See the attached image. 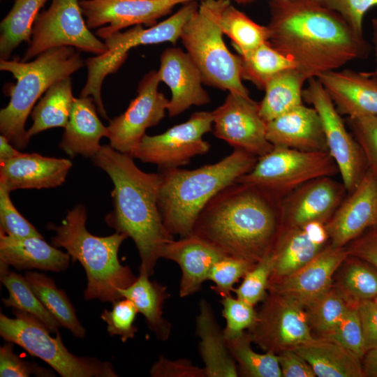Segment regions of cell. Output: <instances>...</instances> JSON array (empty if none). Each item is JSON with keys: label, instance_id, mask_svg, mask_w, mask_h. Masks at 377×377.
<instances>
[{"label": "cell", "instance_id": "1", "mask_svg": "<svg viewBox=\"0 0 377 377\" xmlns=\"http://www.w3.org/2000/svg\"><path fill=\"white\" fill-rule=\"evenodd\" d=\"M268 43L307 80L366 59L371 45L337 13L307 0H271Z\"/></svg>", "mask_w": 377, "mask_h": 377}, {"label": "cell", "instance_id": "2", "mask_svg": "<svg viewBox=\"0 0 377 377\" xmlns=\"http://www.w3.org/2000/svg\"><path fill=\"white\" fill-rule=\"evenodd\" d=\"M279 230V202L235 182L208 202L193 233L225 256L256 264L271 253Z\"/></svg>", "mask_w": 377, "mask_h": 377}, {"label": "cell", "instance_id": "3", "mask_svg": "<svg viewBox=\"0 0 377 377\" xmlns=\"http://www.w3.org/2000/svg\"><path fill=\"white\" fill-rule=\"evenodd\" d=\"M91 159L108 175L114 186L113 209L105 216V223L132 239L140 258L139 272L151 276L163 246L174 239L165 228L158 207L160 174L142 171L130 154L110 145H102Z\"/></svg>", "mask_w": 377, "mask_h": 377}, {"label": "cell", "instance_id": "4", "mask_svg": "<svg viewBox=\"0 0 377 377\" xmlns=\"http://www.w3.org/2000/svg\"><path fill=\"white\" fill-rule=\"evenodd\" d=\"M258 157L233 149L228 156L194 170L158 168V207L163 223L173 236L193 233L196 220L208 202L254 166Z\"/></svg>", "mask_w": 377, "mask_h": 377}, {"label": "cell", "instance_id": "5", "mask_svg": "<svg viewBox=\"0 0 377 377\" xmlns=\"http://www.w3.org/2000/svg\"><path fill=\"white\" fill-rule=\"evenodd\" d=\"M87 212L81 204L68 211L61 224L49 223L55 232L52 244L64 248L72 261H78L85 270L87 283L86 300L98 299L111 302L122 298L119 291L131 286L137 279L131 268L121 264L118 251L122 242L128 238L125 234L99 237L90 233L86 227Z\"/></svg>", "mask_w": 377, "mask_h": 377}, {"label": "cell", "instance_id": "6", "mask_svg": "<svg viewBox=\"0 0 377 377\" xmlns=\"http://www.w3.org/2000/svg\"><path fill=\"white\" fill-rule=\"evenodd\" d=\"M77 50L71 46L48 49L31 61L0 59V69L12 73L16 83L8 91L10 101L0 111V131L17 149L29 140L25 124L36 102L55 82L84 67Z\"/></svg>", "mask_w": 377, "mask_h": 377}, {"label": "cell", "instance_id": "7", "mask_svg": "<svg viewBox=\"0 0 377 377\" xmlns=\"http://www.w3.org/2000/svg\"><path fill=\"white\" fill-rule=\"evenodd\" d=\"M227 0H202L183 27L180 39L206 85L250 97L242 84L239 54L223 39L219 17Z\"/></svg>", "mask_w": 377, "mask_h": 377}, {"label": "cell", "instance_id": "8", "mask_svg": "<svg viewBox=\"0 0 377 377\" xmlns=\"http://www.w3.org/2000/svg\"><path fill=\"white\" fill-rule=\"evenodd\" d=\"M198 2L192 1L182 4L175 13L147 29L138 24L126 31L115 32L105 38L108 51L85 60L87 77L80 97H92L98 114L108 119L101 98V87L105 77L114 73L120 68L131 48L165 42L175 45L180 38L185 24L198 10Z\"/></svg>", "mask_w": 377, "mask_h": 377}, {"label": "cell", "instance_id": "9", "mask_svg": "<svg viewBox=\"0 0 377 377\" xmlns=\"http://www.w3.org/2000/svg\"><path fill=\"white\" fill-rule=\"evenodd\" d=\"M15 318L0 313V335L26 350L48 365L62 377H117L108 362L96 357H79L64 344L59 332L52 337L49 330L37 318L14 309Z\"/></svg>", "mask_w": 377, "mask_h": 377}, {"label": "cell", "instance_id": "10", "mask_svg": "<svg viewBox=\"0 0 377 377\" xmlns=\"http://www.w3.org/2000/svg\"><path fill=\"white\" fill-rule=\"evenodd\" d=\"M337 173V165L328 151H303L274 146L236 182L256 186L280 202L304 183Z\"/></svg>", "mask_w": 377, "mask_h": 377}, {"label": "cell", "instance_id": "11", "mask_svg": "<svg viewBox=\"0 0 377 377\" xmlns=\"http://www.w3.org/2000/svg\"><path fill=\"white\" fill-rule=\"evenodd\" d=\"M61 46L103 54L107 45L94 36L83 18L80 0H51L40 12L33 25L31 39L21 61H29L44 51Z\"/></svg>", "mask_w": 377, "mask_h": 377}, {"label": "cell", "instance_id": "12", "mask_svg": "<svg viewBox=\"0 0 377 377\" xmlns=\"http://www.w3.org/2000/svg\"><path fill=\"white\" fill-rule=\"evenodd\" d=\"M212 112H195L185 122L161 134H145L130 155L161 169L184 166L193 158L209 151L210 144L203 136L212 131Z\"/></svg>", "mask_w": 377, "mask_h": 377}, {"label": "cell", "instance_id": "13", "mask_svg": "<svg viewBox=\"0 0 377 377\" xmlns=\"http://www.w3.org/2000/svg\"><path fill=\"white\" fill-rule=\"evenodd\" d=\"M302 98L317 111L323 127L328 152L335 161L347 193L362 179L368 166L362 150L337 111L326 90L316 77L309 79Z\"/></svg>", "mask_w": 377, "mask_h": 377}, {"label": "cell", "instance_id": "14", "mask_svg": "<svg viewBox=\"0 0 377 377\" xmlns=\"http://www.w3.org/2000/svg\"><path fill=\"white\" fill-rule=\"evenodd\" d=\"M270 293L250 330L253 342L265 352L278 354L315 340L306 309L292 300Z\"/></svg>", "mask_w": 377, "mask_h": 377}, {"label": "cell", "instance_id": "15", "mask_svg": "<svg viewBox=\"0 0 377 377\" xmlns=\"http://www.w3.org/2000/svg\"><path fill=\"white\" fill-rule=\"evenodd\" d=\"M159 82L157 71L145 74L138 83L137 96L126 111L110 120L107 138L114 149L131 154L146 130L165 117L169 99L158 91Z\"/></svg>", "mask_w": 377, "mask_h": 377}, {"label": "cell", "instance_id": "16", "mask_svg": "<svg viewBox=\"0 0 377 377\" xmlns=\"http://www.w3.org/2000/svg\"><path fill=\"white\" fill-rule=\"evenodd\" d=\"M215 137L238 149L260 157L274 146L267 138L266 124L259 103L241 94L228 92L226 100L212 112Z\"/></svg>", "mask_w": 377, "mask_h": 377}, {"label": "cell", "instance_id": "17", "mask_svg": "<svg viewBox=\"0 0 377 377\" xmlns=\"http://www.w3.org/2000/svg\"><path fill=\"white\" fill-rule=\"evenodd\" d=\"M192 1L202 0H80V5L87 27H100L96 35L104 40L130 26L152 27L176 6Z\"/></svg>", "mask_w": 377, "mask_h": 377}, {"label": "cell", "instance_id": "18", "mask_svg": "<svg viewBox=\"0 0 377 377\" xmlns=\"http://www.w3.org/2000/svg\"><path fill=\"white\" fill-rule=\"evenodd\" d=\"M346 193L343 183L332 177L304 183L280 201V228H299L315 221L326 223Z\"/></svg>", "mask_w": 377, "mask_h": 377}, {"label": "cell", "instance_id": "19", "mask_svg": "<svg viewBox=\"0 0 377 377\" xmlns=\"http://www.w3.org/2000/svg\"><path fill=\"white\" fill-rule=\"evenodd\" d=\"M377 226V179L367 170L325 223L334 248L345 247L369 228Z\"/></svg>", "mask_w": 377, "mask_h": 377}, {"label": "cell", "instance_id": "20", "mask_svg": "<svg viewBox=\"0 0 377 377\" xmlns=\"http://www.w3.org/2000/svg\"><path fill=\"white\" fill-rule=\"evenodd\" d=\"M348 256L345 247L330 244L305 265L270 284L269 289L306 309L332 287L333 275Z\"/></svg>", "mask_w": 377, "mask_h": 377}, {"label": "cell", "instance_id": "21", "mask_svg": "<svg viewBox=\"0 0 377 377\" xmlns=\"http://www.w3.org/2000/svg\"><path fill=\"white\" fill-rule=\"evenodd\" d=\"M160 82L168 85L171 98L167 108L170 117L178 116L191 106L210 102L202 87L201 73L190 55L179 47L166 48L161 54L157 71Z\"/></svg>", "mask_w": 377, "mask_h": 377}, {"label": "cell", "instance_id": "22", "mask_svg": "<svg viewBox=\"0 0 377 377\" xmlns=\"http://www.w3.org/2000/svg\"><path fill=\"white\" fill-rule=\"evenodd\" d=\"M71 167L72 162L67 158L22 153L0 162V184L10 192L17 189L54 188L65 182Z\"/></svg>", "mask_w": 377, "mask_h": 377}, {"label": "cell", "instance_id": "23", "mask_svg": "<svg viewBox=\"0 0 377 377\" xmlns=\"http://www.w3.org/2000/svg\"><path fill=\"white\" fill-rule=\"evenodd\" d=\"M225 255L205 240L192 233L168 242L161 258L177 263L182 273L179 297H188L202 288L214 263Z\"/></svg>", "mask_w": 377, "mask_h": 377}, {"label": "cell", "instance_id": "24", "mask_svg": "<svg viewBox=\"0 0 377 377\" xmlns=\"http://www.w3.org/2000/svg\"><path fill=\"white\" fill-rule=\"evenodd\" d=\"M266 133L274 147L310 152L328 151L317 111L303 104L267 121Z\"/></svg>", "mask_w": 377, "mask_h": 377}, {"label": "cell", "instance_id": "25", "mask_svg": "<svg viewBox=\"0 0 377 377\" xmlns=\"http://www.w3.org/2000/svg\"><path fill=\"white\" fill-rule=\"evenodd\" d=\"M316 78L341 115L358 117L377 114V77L346 69L328 71Z\"/></svg>", "mask_w": 377, "mask_h": 377}, {"label": "cell", "instance_id": "26", "mask_svg": "<svg viewBox=\"0 0 377 377\" xmlns=\"http://www.w3.org/2000/svg\"><path fill=\"white\" fill-rule=\"evenodd\" d=\"M71 256L43 237L17 238L0 232V271L14 267L17 270L39 269L62 272L70 263Z\"/></svg>", "mask_w": 377, "mask_h": 377}, {"label": "cell", "instance_id": "27", "mask_svg": "<svg viewBox=\"0 0 377 377\" xmlns=\"http://www.w3.org/2000/svg\"><path fill=\"white\" fill-rule=\"evenodd\" d=\"M92 97L75 98L71 113L59 147L71 157L92 158L101 149L100 140L108 134L97 115Z\"/></svg>", "mask_w": 377, "mask_h": 377}, {"label": "cell", "instance_id": "28", "mask_svg": "<svg viewBox=\"0 0 377 377\" xmlns=\"http://www.w3.org/2000/svg\"><path fill=\"white\" fill-rule=\"evenodd\" d=\"M195 324V333L200 339L198 351L206 377L238 376L237 364L228 349L223 330L205 299L200 302Z\"/></svg>", "mask_w": 377, "mask_h": 377}, {"label": "cell", "instance_id": "29", "mask_svg": "<svg viewBox=\"0 0 377 377\" xmlns=\"http://www.w3.org/2000/svg\"><path fill=\"white\" fill-rule=\"evenodd\" d=\"M291 349L306 360L316 376H364L362 359L333 340L316 339Z\"/></svg>", "mask_w": 377, "mask_h": 377}, {"label": "cell", "instance_id": "30", "mask_svg": "<svg viewBox=\"0 0 377 377\" xmlns=\"http://www.w3.org/2000/svg\"><path fill=\"white\" fill-rule=\"evenodd\" d=\"M149 277L145 273L139 272L136 280L119 293L122 298H127L134 304L156 338L165 341L171 334L172 325L163 316V307L170 295L165 286L150 280Z\"/></svg>", "mask_w": 377, "mask_h": 377}, {"label": "cell", "instance_id": "31", "mask_svg": "<svg viewBox=\"0 0 377 377\" xmlns=\"http://www.w3.org/2000/svg\"><path fill=\"white\" fill-rule=\"evenodd\" d=\"M325 247L311 240L302 228H280L271 252L269 286L305 265Z\"/></svg>", "mask_w": 377, "mask_h": 377}, {"label": "cell", "instance_id": "32", "mask_svg": "<svg viewBox=\"0 0 377 377\" xmlns=\"http://www.w3.org/2000/svg\"><path fill=\"white\" fill-rule=\"evenodd\" d=\"M75 98L72 93L71 77L53 84L34 105L31 117L32 126L27 131L30 138L47 129L65 128Z\"/></svg>", "mask_w": 377, "mask_h": 377}, {"label": "cell", "instance_id": "33", "mask_svg": "<svg viewBox=\"0 0 377 377\" xmlns=\"http://www.w3.org/2000/svg\"><path fill=\"white\" fill-rule=\"evenodd\" d=\"M306 77L297 68L288 69L273 77L265 88L259 103L260 114L266 121L302 104V86Z\"/></svg>", "mask_w": 377, "mask_h": 377}, {"label": "cell", "instance_id": "34", "mask_svg": "<svg viewBox=\"0 0 377 377\" xmlns=\"http://www.w3.org/2000/svg\"><path fill=\"white\" fill-rule=\"evenodd\" d=\"M24 277L36 296L61 325L75 337L83 339L86 334L85 329L78 320L66 293L57 287L54 280L36 272H27Z\"/></svg>", "mask_w": 377, "mask_h": 377}, {"label": "cell", "instance_id": "35", "mask_svg": "<svg viewBox=\"0 0 377 377\" xmlns=\"http://www.w3.org/2000/svg\"><path fill=\"white\" fill-rule=\"evenodd\" d=\"M13 1L10 10L0 24L1 59H9L22 42L30 43L35 20L47 0Z\"/></svg>", "mask_w": 377, "mask_h": 377}, {"label": "cell", "instance_id": "36", "mask_svg": "<svg viewBox=\"0 0 377 377\" xmlns=\"http://www.w3.org/2000/svg\"><path fill=\"white\" fill-rule=\"evenodd\" d=\"M240 75L264 90L268 82L279 73L297 68L296 64L265 42L254 50L239 54Z\"/></svg>", "mask_w": 377, "mask_h": 377}, {"label": "cell", "instance_id": "37", "mask_svg": "<svg viewBox=\"0 0 377 377\" xmlns=\"http://www.w3.org/2000/svg\"><path fill=\"white\" fill-rule=\"evenodd\" d=\"M219 21L223 34L232 40L239 54L250 52L268 42L267 26L260 25L253 21L228 0L220 12Z\"/></svg>", "mask_w": 377, "mask_h": 377}, {"label": "cell", "instance_id": "38", "mask_svg": "<svg viewBox=\"0 0 377 377\" xmlns=\"http://www.w3.org/2000/svg\"><path fill=\"white\" fill-rule=\"evenodd\" d=\"M0 274L1 281L8 292V297L1 299L5 306L31 314L51 333L59 332L61 324L36 296L25 277L9 269L0 271Z\"/></svg>", "mask_w": 377, "mask_h": 377}, {"label": "cell", "instance_id": "39", "mask_svg": "<svg viewBox=\"0 0 377 377\" xmlns=\"http://www.w3.org/2000/svg\"><path fill=\"white\" fill-rule=\"evenodd\" d=\"M227 346L234 358L239 376L251 377H281V370L277 355L272 352L259 353L251 346V335L244 332L242 334L227 339Z\"/></svg>", "mask_w": 377, "mask_h": 377}, {"label": "cell", "instance_id": "40", "mask_svg": "<svg viewBox=\"0 0 377 377\" xmlns=\"http://www.w3.org/2000/svg\"><path fill=\"white\" fill-rule=\"evenodd\" d=\"M352 257L341 273L337 288L351 304L374 300L377 296V269Z\"/></svg>", "mask_w": 377, "mask_h": 377}, {"label": "cell", "instance_id": "41", "mask_svg": "<svg viewBox=\"0 0 377 377\" xmlns=\"http://www.w3.org/2000/svg\"><path fill=\"white\" fill-rule=\"evenodd\" d=\"M349 304L337 288L332 287L306 309L311 329L329 339Z\"/></svg>", "mask_w": 377, "mask_h": 377}, {"label": "cell", "instance_id": "42", "mask_svg": "<svg viewBox=\"0 0 377 377\" xmlns=\"http://www.w3.org/2000/svg\"><path fill=\"white\" fill-rule=\"evenodd\" d=\"M222 316L226 320L223 330L226 339L242 334L245 330H251L258 320L254 306L231 295L221 297Z\"/></svg>", "mask_w": 377, "mask_h": 377}, {"label": "cell", "instance_id": "43", "mask_svg": "<svg viewBox=\"0 0 377 377\" xmlns=\"http://www.w3.org/2000/svg\"><path fill=\"white\" fill-rule=\"evenodd\" d=\"M255 265L242 258L224 256L214 263L209 274L208 280L214 284L211 289L221 297L231 295L234 285Z\"/></svg>", "mask_w": 377, "mask_h": 377}, {"label": "cell", "instance_id": "44", "mask_svg": "<svg viewBox=\"0 0 377 377\" xmlns=\"http://www.w3.org/2000/svg\"><path fill=\"white\" fill-rule=\"evenodd\" d=\"M272 269L271 253L257 263L243 277L242 283L233 292L236 297L253 306L267 297Z\"/></svg>", "mask_w": 377, "mask_h": 377}, {"label": "cell", "instance_id": "45", "mask_svg": "<svg viewBox=\"0 0 377 377\" xmlns=\"http://www.w3.org/2000/svg\"><path fill=\"white\" fill-rule=\"evenodd\" d=\"M329 339L336 341L361 359L363 357L367 350L357 304H349Z\"/></svg>", "mask_w": 377, "mask_h": 377}, {"label": "cell", "instance_id": "46", "mask_svg": "<svg viewBox=\"0 0 377 377\" xmlns=\"http://www.w3.org/2000/svg\"><path fill=\"white\" fill-rule=\"evenodd\" d=\"M10 193L3 184H0V232L17 238L43 237L16 209Z\"/></svg>", "mask_w": 377, "mask_h": 377}, {"label": "cell", "instance_id": "47", "mask_svg": "<svg viewBox=\"0 0 377 377\" xmlns=\"http://www.w3.org/2000/svg\"><path fill=\"white\" fill-rule=\"evenodd\" d=\"M134 304L127 298H121L112 303L111 310L105 309L101 318L107 324L110 336H118L122 342L133 339L138 331L134 320L138 313Z\"/></svg>", "mask_w": 377, "mask_h": 377}, {"label": "cell", "instance_id": "48", "mask_svg": "<svg viewBox=\"0 0 377 377\" xmlns=\"http://www.w3.org/2000/svg\"><path fill=\"white\" fill-rule=\"evenodd\" d=\"M347 123L362 150L368 170L377 179V114L347 117Z\"/></svg>", "mask_w": 377, "mask_h": 377}, {"label": "cell", "instance_id": "49", "mask_svg": "<svg viewBox=\"0 0 377 377\" xmlns=\"http://www.w3.org/2000/svg\"><path fill=\"white\" fill-rule=\"evenodd\" d=\"M340 15L359 34L363 35L365 14L377 6V0H307Z\"/></svg>", "mask_w": 377, "mask_h": 377}, {"label": "cell", "instance_id": "50", "mask_svg": "<svg viewBox=\"0 0 377 377\" xmlns=\"http://www.w3.org/2000/svg\"><path fill=\"white\" fill-rule=\"evenodd\" d=\"M55 376L54 373L35 363L22 360L13 352V343L7 341L0 347V376Z\"/></svg>", "mask_w": 377, "mask_h": 377}, {"label": "cell", "instance_id": "51", "mask_svg": "<svg viewBox=\"0 0 377 377\" xmlns=\"http://www.w3.org/2000/svg\"><path fill=\"white\" fill-rule=\"evenodd\" d=\"M149 374L152 377H206L205 369L189 360H170L161 355L151 367Z\"/></svg>", "mask_w": 377, "mask_h": 377}, {"label": "cell", "instance_id": "52", "mask_svg": "<svg viewBox=\"0 0 377 377\" xmlns=\"http://www.w3.org/2000/svg\"><path fill=\"white\" fill-rule=\"evenodd\" d=\"M366 350L377 348V305L374 300L357 304Z\"/></svg>", "mask_w": 377, "mask_h": 377}, {"label": "cell", "instance_id": "53", "mask_svg": "<svg viewBox=\"0 0 377 377\" xmlns=\"http://www.w3.org/2000/svg\"><path fill=\"white\" fill-rule=\"evenodd\" d=\"M277 355L283 377H315L310 364L291 348L284 349Z\"/></svg>", "mask_w": 377, "mask_h": 377}, {"label": "cell", "instance_id": "54", "mask_svg": "<svg viewBox=\"0 0 377 377\" xmlns=\"http://www.w3.org/2000/svg\"><path fill=\"white\" fill-rule=\"evenodd\" d=\"M348 255L361 259L377 269V228L362 234L348 244Z\"/></svg>", "mask_w": 377, "mask_h": 377}, {"label": "cell", "instance_id": "55", "mask_svg": "<svg viewBox=\"0 0 377 377\" xmlns=\"http://www.w3.org/2000/svg\"><path fill=\"white\" fill-rule=\"evenodd\" d=\"M302 228L313 242L325 246L329 239L325 223L320 221H311L304 225Z\"/></svg>", "mask_w": 377, "mask_h": 377}, {"label": "cell", "instance_id": "56", "mask_svg": "<svg viewBox=\"0 0 377 377\" xmlns=\"http://www.w3.org/2000/svg\"><path fill=\"white\" fill-rule=\"evenodd\" d=\"M362 360L364 376L377 377V348L368 350Z\"/></svg>", "mask_w": 377, "mask_h": 377}, {"label": "cell", "instance_id": "57", "mask_svg": "<svg viewBox=\"0 0 377 377\" xmlns=\"http://www.w3.org/2000/svg\"><path fill=\"white\" fill-rule=\"evenodd\" d=\"M22 154L15 149L8 140L1 135L0 136V162H3L20 156Z\"/></svg>", "mask_w": 377, "mask_h": 377}, {"label": "cell", "instance_id": "58", "mask_svg": "<svg viewBox=\"0 0 377 377\" xmlns=\"http://www.w3.org/2000/svg\"><path fill=\"white\" fill-rule=\"evenodd\" d=\"M372 26V42L376 57V67L372 72H365L368 75L377 77V18H373L371 20Z\"/></svg>", "mask_w": 377, "mask_h": 377}, {"label": "cell", "instance_id": "59", "mask_svg": "<svg viewBox=\"0 0 377 377\" xmlns=\"http://www.w3.org/2000/svg\"><path fill=\"white\" fill-rule=\"evenodd\" d=\"M230 1H233L238 4H247L253 2L255 0H228Z\"/></svg>", "mask_w": 377, "mask_h": 377}, {"label": "cell", "instance_id": "60", "mask_svg": "<svg viewBox=\"0 0 377 377\" xmlns=\"http://www.w3.org/2000/svg\"><path fill=\"white\" fill-rule=\"evenodd\" d=\"M374 302L377 305V296L374 299Z\"/></svg>", "mask_w": 377, "mask_h": 377}, {"label": "cell", "instance_id": "61", "mask_svg": "<svg viewBox=\"0 0 377 377\" xmlns=\"http://www.w3.org/2000/svg\"><path fill=\"white\" fill-rule=\"evenodd\" d=\"M376 228H377V226H376Z\"/></svg>", "mask_w": 377, "mask_h": 377}, {"label": "cell", "instance_id": "62", "mask_svg": "<svg viewBox=\"0 0 377 377\" xmlns=\"http://www.w3.org/2000/svg\"><path fill=\"white\" fill-rule=\"evenodd\" d=\"M274 1H275V0H274Z\"/></svg>", "mask_w": 377, "mask_h": 377}]
</instances>
